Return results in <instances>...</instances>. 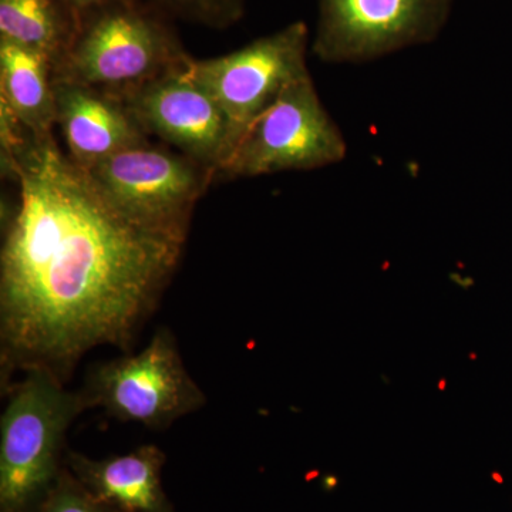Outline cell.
I'll return each mask as SVG.
<instances>
[{
	"label": "cell",
	"mask_w": 512,
	"mask_h": 512,
	"mask_svg": "<svg viewBox=\"0 0 512 512\" xmlns=\"http://www.w3.org/2000/svg\"><path fill=\"white\" fill-rule=\"evenodd\" d=\"M6 177L19 202L0 256L3 355L52 370L123 343L173 274L187 235L133 220L63 153L28 134Z\"/></svg>",
	"instance_id": "cell-1"
},
{
	"label": "cell",
	"mask_w": 512,
	"mask_h": 512,
	"mask_svg": "<svg viewBox=\"0 0 512 512\" xmlns=\"http://www.w3.org/2000/svg\"><path fill=\"white\" fill-rule=\"evenodd\" d=\"M188 59L163 10L136 0L82 16L72 46L53 67V80L123 99Z\"/></svg>",
	"instance_id": "cell-2"
},
{
	"label": "cell",
	"mask_w": 512,
	"mask_h": 512,
	"mask_svg": "<svg viewBox=\"0 0 512 512\" xmlns=\"http://www.w3.org/2000/svg\"><path fill=\"white\" fill-rule=\"evenodd\" d=\"M0 420V512H36L60 474L67 429L86 409L83 394L64 389L55 370L26 367Z\"/></svg>",
	"instance_id": "cell-3"
},
{
	"label": "cell",
	"mask_w": 512,
	"mask_h": 512,
	"mask_svg": "<svg viewBox=\"0 0 512 512\" xmlns=\"http://www.w3.org/2000/svg\"><path fill=\"white\" fill-rule=\"evenodd\" d=\"M346 150L342 131L306 73L289 83L249 126L217 178L318 170L340 163Z\"/></svg>",
	"instance_id": "cell-4"
},
{
	"label": "cell",
	"mask_w": 512,
	"mask_h": 512,
	"mask_svg": "<svg viewBox=\"0 0 512 512\" xmlns=\"http://www.w3.org/2000/svg\"><path fill=\"white\" fill-rule=\"evenodd\" d=\"M87 171L128 217L185 235L195 204L217 178L207 165L150 141L119 151Z\"/></svg>",
	"instance_id": "cell-5"
},
{
	"label": "cell",
	"mask_w": 512,
	"mask_h": 512,
	"mask_svg": "<svg viewBox=\"0 0 512 512\" xmlns=\"http://www.w3.org/2000/svg\"><path fill=\"white\" fill-rule=\"evenodd\" d=\"M309 42L306 23L295 22L228 55L188 60V74L224 111L234 148L282 90L309 73Z\"/></svg>",
	"instance_id": "cell-6"
},
{
	"label": "cell",
	"mask_w": 512,
	"mask_h": 512,
	"mask_svg": "<svg viewBox=\"0 0 512 512\" xmlns=\"http://www.w3.org/2000/svg\"><path fill=\"white\" fill-rule=\"evenodd\" d=\"M83 396L89 407L99 406L114 419L151 429L167 426L205 403L167 329L158 330L136 355L96 367Z\"/></svg>",
	"instance_id": "cell-7"
},
{
	"label": "cell",
	"mask_w": 512,
	"mask_h": 512,
	"mask_svg": "<svg viewBox=\"0 0 512 512\" xmlns=\"http://www.w3.org/2000/svg\"><path fill=\"white\" fill-rule=\"evenodd\" d=\"M312 52L322 62L363 63L434 42L453 0H318Z\"/></svg>",
	"instance_id": "cell-8"
},
{
	"label": "cell",
	"mask_w": 512,
	"mask_h": 512,
	"mask_svg": "<svg viewBox=\"0 0 512 512\" xmlns=\"http://www.w3.org/2000/svg\"><path fill=\"white\" fill-rule=\"evenodd\" d=\"M188 60L120 100L147 136L218 173L234 138L224 111L188 74Z\"/></svg>",
	"instance_id": "cell-9"
},
{
	"label": "cell",
	"mask_w": 512,
	"mask_h": 512,
	"mask_svg": "<svg viewBox=\"0 0 512 512\" xmlns=\"http://www.w3.org/2000/svg\"><path fill=\"white\" fill-rule=\"evenodd\" d=\"M55 100L56 126L67 154L84 170L148 141L147 134L117 97L83 84L55 82Z\"/></svg>",
	"instance_id": "cell-10"
},
{
	"label": "cell",
	"mask_w": 512,
	"mask_h": 512,
	"mask_svg": "<svg viewBox=\"0 0 512 512\" xmlns=\"http://www.w3.org/2000/svg\"><path fill=\"white\" fill-rule=\"evenodd\" d=\"M67 463L84 488L120 512H175L161 483L165 454L154 444L103 460L70 453Z\"/></svg>",
	"instance_id": "cell-11"
},
{
	"label": "cell",
	"mask_w": 512,
	"mask_h": 512,
	"mask_svg": "<svg viewBox=\"0 0 512 512\" xmlns=\"http://www.w3.org/2000/svg\"><path fill=\"white\" fill-rule=\"evenodd\" d=\"M0 101L36 137L53 134L56 126L53 64L46 56L0 40Z\"/></svg>",
	"instance_id": "cell-12"
},
{
	"label": "cell",
	"mask_w": 512,
	"mask_h": 512,
	"mask_svg": "<svg viewBox=\"0 0 512 512\" xmlns=\"http://www.w3.org/2000/svg\"><path fill=\"white\" fill-rule=\"evenodd\" d=\"M69 0H0V40L46 56L53 67L79 32Z\"/></svg>",
	"instance_id": "cell-13"
},
{
	"label": "cell",
	"mask_w": 512,
	"mask_h": 512,
	"mask_svg": "<svg viewBox=\"0 0 512 512\" xmlns=\"http://www.w3.org/2000/svg\"><path fill=\"white\" fill-rule=\"evenodd\" d=\"M154 5L163 12L214 29L234 25L245 13V0H154Z\"/></svg>",
	"instance_id": "cell-14"
},
{
	"label": "cell",
	"mask_w": 512,
	"mask_h": 512,
	"mask_svg": "<svg viewBox=\"0 0 512 512\" xmlns=\"http://www.w3.org/2000/svg\"><path fill=\"white\" fill-rule=\"evenodd\" d=\"M36 512H120L94 497L70 471H63L59 480Z\"/></svg>",
	"instance_id": "cell-15"
},
{
	"label": "cell",
	"mask_w": 512,
	"mask_h": 512,
	"mask_svg": "<svg viewBox=\"0 0 512 512\" xmlns=\"http://www.w3.org/2000/svg\"><path fill=\"white\" fill-rule=\"evenodd\" d=\"M128 2H136V0H69L70 5H72L74 12L79 15V18L93 12V10Z\"/></svg>",
	"instance_id": "cell-16"
}]
</instances>
